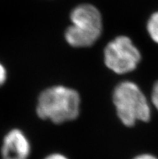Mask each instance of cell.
Here are the masks:
<instances>
[{
	"instance_id": "cell-1",
	"label": "cell",
	"mask_w": 158,
	"mask_h": 159,
	"mask_svg": "<svg viewBox=\"0 0 158 159\" xmlns=\"http://www.w3.org/2000/svg\"><path fill=\"white\" fill-rule=\"evenodd\" d=\"M79 93L70 87L56 85L40 93L36 104V114L42 120L56 125L77 119L80 113Z\"/></svg>"
},
{
	"instance_id": "cell-2",
	"label": "cell",
	"mask_w": 158,
	"mask_h": 159,
	"mask_svg": "<svg viewBox=\"0 0 158 159\" xmlns=\"http://www.w3.org/2000/svg\"><path fill=\"white\" fill-rule=\"evenodd\" d=\"M112 101L116 114L122 124L132 127L137 122H148L152 117L150 101L138 85L123 81L115 87Z\"/></svg>"
},
{
	"instance_id": "cell-3",
	"label": "cell",
	"mask_w": 158,
	"mask_h": 159,
	"mask_svg": "<svg viewBox=\"0 0 158 159\" xmlns=\"http://www.w3.org/2000/svg\"><path fill=\"white\" fill-rule=\"evenodd\" d=\"M70 21L71 25L65 32V38L70 46H92L102 34V15L92 4L83 3L75 7L70 13Z\"/></svg>"
},
{
	"instance_id": "cell-4",
	"label": "cell",
	"mask_w": 158,
	"mask_h": 159,
	"mask_svg": "<svg viewBox=\"0 0 158 159\" xmlns=\"http://www.w3.org/2000/svg\"><path fill=\"white\" fill-rule=\"evenodd\" d=\"M103 54L106 66L117 75L134 71L142 58L139 48L127 36H119L110 41L105 47Z\"/></svg>"
},
{
	"instance_id": "cell-5",
	"label": "cell",
	"mask_w": 158,
	"mask_h": 159,
	"mask_svg": "<svg viewBox=\"0 0 158 159\" xmlns=\"http://www.w3.org/2000/svg\"><path fill=\"white\" fill-rule=\"evenodd\" d=\"M2 159H28L31 145L28 137L20 129H13L4 137Z\"/></svg>"
},
{
	"instance_id": "cell-6",
	"label": "cell",
	"mask_w": 158,
	"mask_h": 159,
	"mask_svg": "<svg viewBox=\"0 0 158 159\" xmlns=\"http://www.w3.org/2000/svg\"><path fill=\"white\" fill-rule=\"evenodd\" d=\"M146 30L151 40L158 44V11L149 16L146 24Z\"/></svg>"
},
{
	"instance_id": "cell-7",
	"label": "cell",
	"mask_w": 158,
	"mask_h": 159,
	"mask_svg": "<svg viewBox=\"0 0 158 159\" xmlns=\"http://www.w3.org/2000/svg\"><path fill=\"white\" fill-rule=\"evenodd\" d=\"M150 102L152 107L158 111V80L154 83L152 87L150 96Z\"/></svg>"
},
{
	"instance_id": "cell-8",
	"label": "cell",
	"mask_w": 158,
	"mask_h": 159,
	"mask_svg": "<svg viewBox=\"0 0 158 159\" xmlns=\"http://www.w3.org/2000/svg\"><path fill=\"white\" fill-rule=\"evenodd\" d=\"M7 77V73L6 68L2 63H0V87L6 82Z\"/></svg>"
},
{
	"instance_id": "cell-9",
	"label": "cell",
	"mask_w": 158,
	"mask_h": 159,
	"mask_svg": "<svg viewBox=\"0 0 158 159\" xmlns=\"http://www.w3.org/2000/svg\"><path fill=\"white\" fill-rule=\"evenodd\" d=\"M132 159H158V157L152 153H141V154L136 155Z\"/></svg>"
},
{
	"instance_id": "cell-10",
	"label": "cell",
	"mask_w": 158,
	"mask_h": 159,
	"mask_svg": "<svg viewBox=\"0 0 158 159\" xmlns=\"http://www.w3.org/2000/svg\"><path fill=\"white\" fill-rule=\"evenodd\" d=\"M44 159H69L68 157L65 156L64 154L59 153H51L49 155L46 156Z\"/></svg>"
}]
</instances>
